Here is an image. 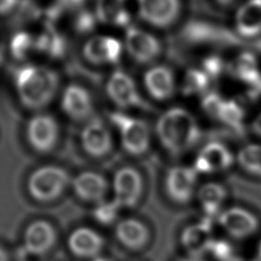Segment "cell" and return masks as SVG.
Listing matches in <instances>:
<instances>
[{"mask_svg":"<svg viewBox=\"0 0 261 261\" xmlns=\"http://www.w3.org/2000/svg\"><path fill=\"white\" fill-rule=\"evenodd\" d=\"M14 84L20 103L28 109L40 110L55 98L59 76L48 66L24 64L16 69Z\"/></svg>","mask_w":261,"mask_h":261,"instance_id":"6da1fadb","label":"cell"},{"mask_svg":"<svg viewBox=\"0 0 261 261\" xmlns=\"http://www.w3.org/2000/svg\"><path fill=\"white\" fill-rule=\"evenodd\" d=\"M156 136L162 147L174 156L192 149L203 139L195 117L181 107H172L158 117Z\"/></svg>","mask_w":261,"mask_h":261,"instance_id":"7a4b0ae2","label":"cell"},{"mask_svg":"<svg viewBox=\"0 0 261 261\" xmlns=\"http://www.w3.org/2000/svg\"><path fill=\"white\" fill-rule=\"evenodd\" d=\"M181 46L214 45L218 47L249 46L254 48V41H245L228 29L200 19L187 21L179 31L178 41Z\"/></svg>","mask_w":261,"mask_h":261,"instance_id":"3957f363","label":"cell"},{"mask_svg":"<svg viewBox=\"0 0 261 261\" xmlns=\"http://www.w3.org/2000/svg\"><path fill=\"white\" fill-rule=\"evenodd\" d=\"M108 117L117 129L121 146L126 153L133 156L147 153L150 148L151 133L145 120L121 112H111Z\"/></svg>","mask_w":261,"mask_h":261,"instance_id":"277c9868","label":"cell"},{"mask_svg":"<svg viewBox=\"0 0 261 261\" xmlns=\"http://www.w3.org/2000/svg\"><path fill=\"white\" fill-rule=\"evenodd\" d=\"M69 180V174L62 167L44 165L31 173L28 179V190L34 199L49 202L63 193Z\"/></svg>","mask_w":261,"mask_h":261,"instance_id":"5b68a950","label":"cell"},{"mask_svg":"<svg viewBox=\"0 0 261 261\" xmlns=\"http://www.w3.org/2000/svg\"><path fill=\"white\" fill-rule=\"evenodd\" d=\"M106 94L113 104L122 109L149 111L152 107L141 96L135 80L124 70L115 69L106 82Z\"/></svg>","mask_w":261,"mask_h":261,"instance_id":"8992f818","label":"cell"},{"mask_svg":"<svg viewBox=\"0 0 261 261\" xmlns=\"http://www.w3.org/2000/svg\"><path fill=\"white\" fill-rule=\"evenodd\" d=\"M60 128L54 116L47 113H37L30 118L25 136L30 146L39 153H49L57 145Z\"/></svg>","mask_w":261,"mask_h":261,"instance_id":"52a82bcc","label":"cell"},{"mask_svg":"<svg viewBox=\"0 0 261 261\" xmlns=\"http://www.w3.org/2000/svg\"><path fill=\"white\" fill-rule=\"evenodd\" d=\"M123 47L128 56L139 64L152 63L162 52V45L154 35L136 27L126 29Z\"/></svg>","mask_w":261,"mask_h":261,"instance_id":"ba28073f","label":"cell"},{"mask_svg":"<svg viewBox=\"0 0 261 261\" xmlns=\"http://www.w3.org/2000/svg\"><path fill=\"white\" fill-rule=\"evenodd\" d=\"M123 45L121 42L108 35H95L83 45L84 58L93 65H114L121 58Z\"/></svg>","mask_w":261,"mask_h":261,"instance_id":"9c48e42d","label":"cell"},{"mask_svg":"<svg viewBox=\"0 0 261 261\" xmlns=\"http://www.w3.org/2000/svg\"><path fill=\"white\" fill-rule=\"evenodd\" d=\"M63 113L73 121L87 122L94 117V101L91 93L80 84L67 85L60 99Z\"/></svg>","mask_w":261,"mask_h":261,"instance_id":"30bf717a","label":"cell"},{"mask_svg":"<svg viewBox=\"0 0 261 261\" xmlns=\"http://www.w3.org/2000/svg\"><path fill=\"white\" fill-rule=\"evenodd\" d=\"M81 144L89 156L102 158L111 153L113 138L104 121L94 116L85 123L82 129Z\"/></svg>","mask_w":261,"mask_h":261,"instance_id":"8fae6325","label":"cell"},{"mask_svg":"<svg viewBox=\"0 0 261 261\" xmlns=\"http://www.w3.org/2000/svg\"><path fill=\"white\" fill-rule=\"evenodd\" d=\"M137 4L140 17L158 29L170 27L180 12L179 0H137Z\"/></svg>","mask_w":261,"mask_h":261,"instance_id":"7c38bea8","label":"cell"},{"mask_svg":"<svg viewBox=\"0 0 261 261\" xmlns=\"http://www.w3.org/2000/svg\"><path fill=\"white\" fill-rule=\"evenodd\" d=\"M114 201L121 207L135 206L143 191L141 173L133 167H122L116 171L113 177Z\"/></svg>","mask_w":261,"mask_h":261,"instance_id":"4fadbf2b","label":"cell"},{"mask_svg":"<svg viewBox=\"0 0 261 261\" xmlns=\"http://www.w3.org/2000/svg\"><path fill=\"white\" fill-rule=\"evenodd\" d=\"M148 94L157 101H165L175 92V80L172 69L164 64L150 66L143 75Z\"/></svg>","mask_w":261,"mask_h":261,"instance_id":"5bb4252c","label":"cell"},{"mask_svg":"<svg viewBox=\"0 0 261 261\" xmlns=\"http://www.w3.org/2000/svg\"><path fill=\"white\" fill-rule=\"evenodd\" d=\"M196 179L197 171L194 168L174 166L166 173V193L174 202L187 203L193 196Z\"/></svg>","mask_w":261,"mask_h":261,"instance_id":"9a60e30c","label":"cell"},{"mask_svg":"<svg viewBox=\"0 0 261 261\" xmlns=\"http://www.w3.org/2000/svg\"><path fill=\"white\" fill-rule=\"evenodd\" d=\"M233 162L230 151L220 142H209L200 151L195 161L197 172L211 173L227 169Z\"/></svg>","mask_w":261,"mask_h":261,"instance_id":"2e32d148","label":"cell"},{"mask_svg":"<svg viewBox=\"0 0 261 261\" xmlns=\"http://www.w3.org/2000/svg\"><path fill=\"white\" fill-rule=\"evenodd\" d=\"M56 241L53 226L45 220H36L24 231V250L32 255H43L51 250Z\"/></svg>","mask_w":261,"mask_h":261,"instance_id":"e0dca14e","label":"cell"},{"mask_svg":"<svg viewBox=\"0 0 261 261\" xmlns=\"http://www.w3.org/2000/svg\"><path fill=\"white\" fill-rule=\"evenodd\" d=\"M218 222L227 233L239 239L251 236L258 228L257 218L251 212L238 207L223 211Z\"/></svg>","mask_w":261,"mask_h":261,"instance_id":"ac0fdd59","label":"cell"},{"mask_svg":"<svg viewBox=\"0 0 261 261\" xmlns=\"http://www.w3.org/2000/svg\"><path fill=\"white\" fill-rule=\"evenodd\" d=\"M212 219L205 217L199 223L188 226L181 233V244L192 257H199L208 252L213 243Z\"/></svg>","mask_w":261,"mask_h":261,"instance_id":"d6986e66","label":"cell"},{"mask_svg":"<svg viewBox=\"0 0 261 261\" xmlns=\"http://www.w3.org/2000/svg\"><path fill=\"white\" fill-rule=\"evenodd\" d=\"M67 245L72 254L81 258L97 257L103 249L102 237L93 228L79 227L68 237Z\"/></svg>","mask_w":261,"mask_h":261,"instance_id":"ffe728a7","label":"cell"},{"mask_svg":"<svg viewBox=\"0 0 261 261\" xmlns=\"http://www.w3.org/2000/svg\"><path fill=\"white\" fill-rule=\"evenodd\" d=\"M75 194L83 200L99 203L104 200L107 192V181L103 175L95 171L79 173L72 180Z\"/></svg>","mask_w":261,"mask_h":261,"instance_id":"44dd1931","label":"cell"},{"mask_svg":"<svg viewBox=\"0 0 261 261\" xmlns=\"http://www.w3.org/2000/svg\"><path fill=\"white\" fill-rule=\"evenodd\" d=\"M240 36L251 38L261 33V0H249L242 5L236 16Z\"/></svg>","mask_w":261,"mask_h":261,"instance_id":"7402d4cb","label":"cell"},{"mask_svg":"<svg viewBox=\"0 0 261 261\" xmlns=\"http://www.w3.org/2000/svg\"><path fill=\"white\" fill-rule=\"evenodd\" d=\"M115 234L123 246L133 250L144 247L149 239V231L146 225L135 218L120 220L116 225Z\"/></svg>","mask_w":261,"mask_h":261,"instance_id":"603a6c76","label":"cell"},{"mask_svg":"<svg viewBox=\"0 0 261 261\" xmlns=\"http://www.w3.org/2000/svg\"><path fill=\"white\" fill-rule=\"evenodd\" d=\"M95 14L102 23L117 28L130 27V14L124 0H98Z\"/></svg>","mask_w":261,"mask_h":261,"instance_id":"cb8c5ba5","label":"cell"},{"mask_svg":"<svg viewBox=\"0 0 261 261\" xmlns=\"http://www.w3.org/2000/svg\"><path fill=\"white\" fill-rule=\"evenodd\" d=\"M226 68L233 77L248 84L250 87L261 83V73L258 69L256 57L252 52L245 51L241 53L226 65Z\"/></svg>","mask_w":261,"mask_h":261,"instance_id":"d4e9b609","label":"cell"},{"mask_svg":"<svg viewBox=\"0 0 261 261\" xmlns=\"http://www.w3.org/2000/svg\"><path fill=\"white\" fill-rule=\"evenodd\" d=\"M225 197L226 191L219 184L208 182L200 188L198 198L206 217L212 219L218 213Z\"/></svg>","mask_w":261,"mask_h":261,"instance_id":"484cf974","label":"cell"},{"mask_svg":"<svg viewBox=\"0 0 261 261\" xmlns=\"http://www.w3.org/2000/svg\"><path fill=\"white\" fill-rule=\"evenodd\" d=\"M36 51L49 56L50 58H59L63 56L66 45L60 34L52 27H47L41 34L35 36Z\"/></svg>","mask_w":261,"mask_h":261,"instance_id":"4316f807","label":"cell"},{"mask_svg":"<svg viewBox=\"0 0 261 261\" xmlns=\"http://www.w3.org/2000/svg\"><path fill=\"white\" fill-rule=\"evenodd\" d=\"M245 116L244 108L234 100L224 101L219 120L232 129L241 139L245 138L246 130L243 124V119Z\"/></svg>","mask_w":261,"mask_h":261,"instance_id":"83f0119b","label":"cell"},{"mask_svg":"<svg viewBox=\"0 0 261 261\" xmlns=\"http://www.w3.org/2000/svg\"><path fill=\"white\" fill-rule=\"evenodd\" d=\"M9 48L13 58L24 61L36 51L35 36L28 32H18L11 38Z\"/></svg>","mask_w":261,"mask_h":261,"instance_id":"f1b7e54d","label":"cell"},{"mask_svg":"<svg viewBox=\"0 0 261 261\" xmlns=\"http://www.w3.org/2000/svg\"><path fill=\"white\" fill-rule=\"evenodd\" d=\"M209 86V77L203 71L195 68H191L187 71L184 83L181 86V92L186 96L196 95L204 93Z\"/></svg>","mask_w":261,"mask_h":261,"instance_id":"f546056e","label":"cell"},{"mask_svg":"<svg viewBox=\"0 0 261 261\" xmlns=\"http://www.w3.org/2000/svg\"><path fill=\"white\" fill-rule=\"evenodd\" d=\"M240 165L248 172L261 175V146L249 145L238 155Z\"/></svg>","mask_w":261,"mask_h":261,"instance_id":"4dcf8cb0","label":"cell"},{"mask_svg":"<svg viewBox=\"0 0 261 261\" xmlns=\"http://www.w3.org/2000/svg\"><path fill=\"white\" fill-rule=\"evenodd\" d=\"M119 206L116 202L113 201H101L97 203L96 207L94 208L93 215L95 219L101 224H110L114 222L118 216Z\"/></svg>","mask_w":261,"mask_h":261,"instance_id":"1f68e13d","label":"cell"},{"mask_svg":"<svg viewBox=\"0 0 261 261\" xmlns=\"http://www.w3.org/2000/svg\"><path fill=\"white\" fill-rule=\"evenodd\" d=\"M98 18L95 12L89 10H81L73 18V29L75 33L86 35L92 33L97 24Z\"/></svg>","mask_w":261,"mask_h":261,"instance_id":"d6a6232c","label":"cell"},{"mask_svg":"<svg viewBox=\"0 0 261 261\" xmlns=\"http://www.w3.org/2000/svg\"><path fill=\"white\" fill-rule=\"evenodd\" d=\"M223 103H224V100L221 98V96L218 93L210 92L203 97L201 106H202V109L205 111V113L209 117L213 119H219Z\"/></svg>","mask_w":261,"mask_h":261,"instance_id":"836d02e7","label":"cell"},{"mask_svg":"<svg viewBox=\"0 0 261 261\" xmlns=\"http://www.w3.org/2000/svg\"><path fill=\"white\" fill-rule=\"evenodd\" d=\"M202 67L203 71L208 75L209 79L215 80L222 73L226 65L221 57L217 55H209L203 59Z\"/></svg>","mask_w":261,"mask_h":261,"instance_id":"e575fe53","label":"cell"},{"mask_svg":"<svg viewBox=\"0 0 261 261\" xmlns=\"http://www.w3.org/2000/svg\"><path fill=\"white\" fill-rule=\"evenodd\" d=\"M209 252L218 261H229L233 258V248L229 243L223 240L213 241Z\"/></svg>","mask_w":261,"mask_h":261,"instance_id":"d590c367","label":"cell"},{"mask_svg":"<svg viewBox=\"0 0 261 261\" xmlns=\"http://www.w3.org/2000/svg\"><path fill=\"white\" fill-rule=\"evenodd\" d=\"M18 0H0V14H7L13 10Z\"/></svg>","mask_w":261,"mask_h":261,"instance_id":"8d00e7d4","label":"cell"},{"mask_svg":"<svg viewBox=\"0 0 261 261\" xmlns=\"http://www.w3.org/2000/svg\"><path fill=\"white\" fill-rule=\"evenodd\" d=\"M85 0H59L61 5L65 7H77L84 3Z\"/></svg>","mask_w":261,"mask_h":261,"instance_id":"74e56055","label":"cell"},{"mask_svg":"<svg viewBox=\"0 0 261 261\" xmlns=\"http://www.w3.org/2000/svg\"><path fill=\"white\" fill-rule=\"evenodd\" d=\"M252 129L257 136L261 137V114L253 121Z\"/></svg>","mask_w":261,"mask_h":261,"instance_id":"f35d334b","label":"cell"},{"mask_svg":"<svg viewBox=\"0 0 261 261\" xmlns=\"http://www.w3.org/2000/svg\"><path fill=\"white\" fill-rule=\"evenodd\" d=\"M0 261H9L8 254L2 247H0Z\"/></svg>","mask_w":261,"mask_h":261,"instance_id":"ab89813d","label":"cell"},{"mask_svg":"<svg viewBox=\"0 0 261 261\" xmlns=\"http://www.w3.org/2000/svg\"><path fill=\"white\" fill-rule=\"evenodd\" d=\"M221 6H229V5H231L233 2H234V0H216Z\"/></svg>","mask_w":261,"mask_h":261,"instance_id":"60d3db41","label":"cell"},{"mask_svg":"<svg viewBox=\"0 0 261 261\" xmlns=\"http://www.w3.org/2000/svg\"><path fill=\"white\" fill-rule=\"evenodd\" d=\"M180 261H201L200 259H198L197 257H190V258H186V259H181Z\"/></svg>","mask_w":261,"mask_h":261,"instance_id":"b9f144b4","label":"cell"},{"mask_svg":"<svg viewBox=\"0 0 261 261\" xmlns=\"http://www.w3.org/2000/svg\"><path fill=\"white\" fill-rule=\"evenodd\" d=\"M229 261H244L243 259H241V258H237V257H233L231 260H229Z\"/></svg>","mask_w":261,"mask_h":261,"instance_id":"7bdbcfd3","label":"cell"},{"mask_svg":"<svg viewBox=\"0 0 261 261\" xmlns=\"http://www.w3.org/2000/svg\"><path fill=\"white\" fill-rule=\"evenodd\" d=\"M259 256H260V260H261V244H260V247H259Z\"/></svg>","mask_w":261,"mask_h":261,"instance_id":"ee69618b","label":"cell"},{"mask_svg":"<svg viewBox=\"0 0 261 261\" xmlns=\"http://www.w3.org/2000/svg\"><path fill=\"white\" fill-rule=\"evenodd\" d=\"M19 261H25V260H19Z\"/></svg>","mask_w":261,"mask_h":261,"instance_id":"f6af8a7d","label":"cell"}]
</instances>
